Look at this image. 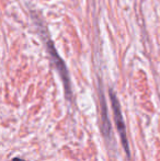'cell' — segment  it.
Masks as SVG:
<instances>
[{
  "mask_svg": "<svg viewBox=\"0 0 160 161\" xmlns=\"http://www.w3.org/2000/svg\"><path fill=\"white\" fill-rule=\"evenodd\" d=\"M109 96H110V100H111L112 110H113L114 122H115L116 129H118L119 135H120L121 142H122V146H123V148H124V150H125L126 155L130 157V146H128L127 133H126V127H125V123H124L123 114H122L120 102H119L118 97H116L115 92H114L112 89H110Z\"/></svg>",
  "mask_w": 160,
  "mask_h": 161,
  "instance_id": "cell-2",
  "label": "cell"
},
{
  "mask_svg": "<svg viewBox=\"0 0 160 161\" xmlns=\"http://www.w3.org/2000/svg\"><path fill=\"white\" fill-rule=\"evenodd\" d=\"M12 161H24V160H22V159H20V158H14Z\"/></svg>",
  "mask_w": 160,
  "mask_h": 161,
  "instance_id": "cell-4",
  "label": "cell"
},
{
  "mask_svg": "<svg viewBox=\"0 0 160 161\" xmlns=\"http://www.w3.org/2000/svg\"><path fill=\"white\" fill-rule=\"evenodd\" d=\"M101 113H102V130L104 134L105 138L110 139L111 137V125H110L109 117H108V110H107V103L104 102V99L101 96Z\"/></svg>",
  "mask_w": 160,
  "mask_h": 161,
  "instance_id": "cell-3",
  "label": "cell"
},
{
  "mask_svg": "<svg viewBox=\"0 0 160 161\" xmlns=\"http://www.w3.org/2000/svg\"><path fill=\"white\" fill-rule=\"evenodd\" d=\"M46 47H47V51H48V54L51 56V59L52 63H53L54 67L56 68L58 72L60 75V78L63 80V83H64V89H65V94H66L67 99L71 100V86H70V78H69V74H68V70H67V67L65 65L64 60L62 59L59 55H58L57 51L55 48V45L54 43L52 42V40L47 38L46 41Z\"/></svg>",
  "mask_w": 160,
  "mask_h": 161,
  "instance_id": "cell-1",
  "label": "cell"
}]
</instances>
